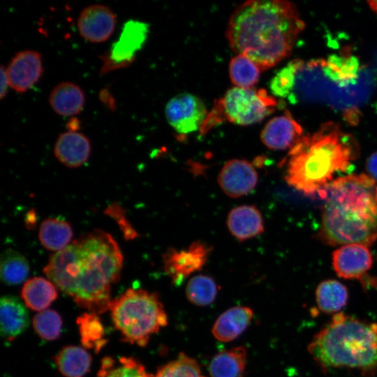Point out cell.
<instances>
[{"label":"cell","mask_w":377,"mask_h":377,"mask_svg":"<svg viewBox=\"0 0 377 377\" xmlns=\"http://www.w3.org/2000/svg\"><path fill=\"white\" fill-rule=\"evenodd\" d=\"M10 86L22 93L31 89L43 73L42 56L33 50L17 52L6 68Z\"/></svg>","instance_id":"13"},{"label":"cell","mask_w":377,"mask_h":377,"mask_svg":"<svg viewBox=\"0 0 377 377\" xmlns=\"http://www.w3.org/2000/svg\"><path fill=\"white\" fill-rule=\"evenodd\" d=\"M302 61L295 59L280 69L269 82L270 91L274 96L288 98L293 92L296 75Z\"/></svg>","instance_id":"33"},{"label":"cell","mask_w":377,"mask_h":377,"mask_svg":"<svg viewBox=\"0 0 377 377\" xmlns=\"http://www.w3.org/2000/svg\"><path fill=\"white\" fill-rule=\"evenodd\" d=\"M348 293L339 281L328 279L320 282L316 290L318 309L325 313H337L346 305Z\"/></svg>","instance_id":"25"},{"label":"cell","mask_w":377,"mask_h":377,"mask_svg":"<svg viewBox=\"0 0 377 377\" xmlns=\"http://www.w3.org/2000/svg\"><path fill=\"white\" fill-rule=\"evenodd\" d=\"M0 77H1V91H0V98L1 99H3L8 91V87L10 85L8 78L6 74V68L3 66H1V73H0Z\"/></svg>","instance_id":"36"},{"label":"cell","mask_w":377,"mask_h":377,"mask_svg":"<svg viewBox=\"0 0 377 377\" xmlns=\"http://www.w3.org/2000/svg\"><path fill=\"white\" fill-rule=\"evenodd\" d=\"M254 313L251 308L237 306L228 309L215 320L212 328L213 336L221 342H230L249 327Z\"/></svg>","instance_id":"17"},{"label":"cell","mask_w":377,"mask_h":377,"mask_svg":"<svg viewBox=\"0 0 377 377\" xmlns=\"http://www.w3.org/2000/svg\"><path fill=\"white\" fill-rule=\"evenodd\" d=\"M116 22V15L109 7L95 4L82 10L77 20V28L85 40L102 43L113 34Z\"/></svg>","instance_id":"12"},{"label":"cell","mask_w":377,"mask_h":377,"mask_svg":"<svg viewBox=\"0 0 377 377\" xmlns=\"http://www.w3.org/2000/svg\"><path fill=\"white\" fill-rule=\"evenodd\" d=\"M367 3L370 8L376 13H377V0L369 1Z\"/></svg>","instance_id":"37"},{"label":"cell","mask_w":377,"mask_h":377,"mask_svg":"<svg viewBox=\"0 0 377 377\" xmlns=\"http://www.w3.org/2000/svg\"><path fill=\"white\" fill-rule=\"evenodd\" d=\"M307 350L323 371L349 368L372 371L377 369V323L335 313L313 336Z\"/></svg>","instance_id":"5"},{"label":"cell","mask_w":377,"mask_h":377,"mask_svg":"<svg viewBox=\"0 0 377 377\" xmlns=\"http://www.w3.org/2000/svg\"><path fill=\"white\" fill-rule=\"evenodd\" d=\"M210 251L204 243L193 242L184 250L168 249L163 256L164 270L174 284H180L190 274L204 266Z\"/></svg>","instance_id":"10"},{"label":"cell","mask_w":377,"mask_h":377,"mask_svg":"<svg viewBox=\"0 0 377 377\" xmlns=\"http://www.w3.org/2000/svg\"><path fill=\"white\" fill-rule=\"evenodd\" d=\"M148 34L149 25L144 22L130 20L125 22L118 40L101 56V74L130 65L144 46Z\"/></svg>","instance_id":"8"},{"label":"cell","mask_w":377,"mask_h":377,"mask_svg":"<svg viewBox=\"0 0 377 377\" xmlns=\"http://www.w3.org/2000/svg\"><path fill=\"white\" fill-rule=\"evenodd\" d=\"M366 168L370 177L377 182V151L373 153L367 159Z\"/></svg>","instance_id":"35"},{"label":"cell","mask_w":377,"mask_h":377,"mask_svg":"<svg viewBox=\"0 0 377 377\" xmlns=\"http://www.w3.org/2000/svg\"><path fill=\"white\" fill-rule=\"evenodd\" d=\"M1 335L12 341L23 333L29 324V316L25 305L13 295H4L0 301Z\"/></svg>","instance_id":"16"},{"label":"cell","mask_w":377,"mask_h":377,"mask_svg":"<svg viewBox=\"0 0 377 377\" xmlns=\"http://www.w3.org/2000/svg\"><path fill=\"white\" fill-rule=\"evenodd\" d=\"M277 105L275 98L269 95L265 89L233 87L214 101L200 134L203 135L225 121L240 126L259 123L270 115Z\"/></svg>","instance_id":"7"},{"label":"cell","mask_w":377,"mask_h":377,"mask_svg":"<svg viewBox=\"0 0 377 377\" xmlns=\"http://www.w3.org/2000/svg\"><path fill=\"white\" fill-rule=\"evenodd\" d=\"M247 350L237 346L222 350L212 358L209 364L210 377H244L247 364Z\"/></svg>","instance_id":"20"},{"label":"cell","mask_w":377,"mask_h":377,"mask_svg":"<svg viewBox=\"0 0 377 377\" xmlns=\"http://www.w3.org/2000/svg\"><path fill=\"white\" fill-rule=\"evenodd\" d=\"M82 89L77 84L64 82L51 91L49 102L53 110L61 116H72L80 113L84 105Z\"/></svg>","instance_id":"21"},{"label":"cell","mask_w":377,"mask_h":377,"mask_svg":"<svg viewBox=\"0 0 377 377\" xmlns=\"http://www.w3.org/2000/svg\"><path fill=\"white\" fill-rule=\"evenodd\" d=\"M91 152L89 140L77 131H66L59 135L55 145L54 154L57 159L70 168L84 164Z\"/></svg>","instance_id":"19"},{"label":"cell","mask_w":377,"mask_h":377,"mask_svg":"<svg viewBox=\"0 0 377 377\" xmlns=\"http://www.w3.org/2000/svg\"><path fill=\"white\" fill-rule=\"evenodd\" d=\"M321 67L325 77L341 87L355 84L359 76L360 62L353 55L331 54Z\"/></svg>","instance_id":"22"},{"label":"cell","mask_w":377,"mask_h":377,"mask_svg":"<svg viewBox=\"0 0 377 377\" xmlns=\"http://www.w3.org/2000/svg\"><path fill=\"white\" fill-rule=\"evenodd\" d=\"M73 237L71 226L68 223L58 219H47L40 226L39 239L48 250L59 251L70 244Z\"/></svg>","instance_id":"27"},{"label":"cell","mask_w":377,"mask_h":377,"mask_svg":"<svg viewBox=\"0 0 377 377\" xmlns=\"http://www.w3.org/2000/svg\"><path fill=\"white\" fill-rule=\"evenodd\" d=\"M154 377H207L193 357L179 353L173 360L160 367Z\"/></svg>","instance_id":"32"},{"label":"cell","mask_w":377,"mask_h":377,"mask_svg":"<svg viewBox=\"0 0 377 377\" xmlns=\"http://www.w3.org/2000/svg\"><path fill=\"white\" fill-rule=\"evenodd\" d=\"M304 28L295 4L281 0H251L230 17L226 36L237 54H243L261 71L287 57Z\"/></svg>","instance_id":"2"},{"label":"cell","mask_w":377,"mask_h":377,"mask_svg":"<svg viewBox=\"0 0 377 377\" xmlns=\"http://www.w3.org/2000/svg\"><path fill=\"white\" fill-rule=\"evenodd\" d=\"M302 128L288 110L271 119L260 133L262 142L269 149H291L302 137Z\"/></svg>","instance_id":"15"},{"label":"cell","mask_w":377,"mask_h":377,"mask_svg":"<svg viewBox=\"0 0 377 377\" xmlns=\"http://www.w3.org/2000/svg\"><path fill=\"white\" fill-rule=\"evenodd\" d=\"M261 69L243 54L233 57L229 63V75L235 87L251 89L258 83Z\"/></svg>","instance_id":"30"},{"label":"cell","mask_w":377,"mask_h":377,"mask_svg":"<svg viewBox=\"0 0 377 377\" xmlns=\"http://www.w3.org/2000/svg\"><path fill=\"white\" fill-rule=\"evenodd\" d=\"M359 153L352 135L335 123H325L313 134L303 135L290 149L285 180L306 194L321 192L336 174L352 171Z\"/></svg>","instance_id":"4"},{"label":"cell","mask_w":377,"mask_h":377,"mask_svg":"<svg viewBox=\"0 0 377 377\" xmlns=\"http://www.w3.org/2000/svg\"><path fill=\"white\" fill-rule=\"evenodd\" d=\"M218 293L217 284L211 276L197 274L192 276L186 286V296L191 304L207 306L215 300Z\"/></svg>","instance_id":"31"},{"label":"cell","mask_w":377,"mask_h":377,"mask_svg":"<svg viewBox=\"0 0 377 377\" xmlns=\"http://www.w3.org/2000/svg\"><path fill=\"white\" fill-rule=\"evenodd\" d=\"M29 265L27 260L12 249L5 250L1 258V279L8 286L18 285L27 278Z\"/></svg>","instance_id":"29"},{"label":"cell","mask_w":377,"mask_h":377,"mask_svg":"<svg viewBox=\"0 0 377 377\" xmlns=\"http://www.w3.org/2000/svg\"><path fill=\"white\" fill-rule=\"evenodd\" d=\"M326 198L320 239L336 246L377 240V184L364 174L348 175L332 182L320 192Z\"/></svg>","instance_id":"3"},{"label":"cell","mask_w":377,"mask_h":377,"mask_svg":"<svg viewBox=\"0 0 377 377\" xmlns=\"http://www.w3.org/2000/svg\"><path fill=\"white\" fill-rule=\"evenodd\" d=\"M21 296L28 308L42 311L57 299V291L55 286L50 280L38 276L31 278L24 283Z\"/></svg>","instance_id":"24"},{"label":"cell","mask_w":377,"mask_h":377,"mask_svg":"<svg viewBox=\"0 0 377 377\" xmlns=\"http://www.w3.org/2000/svg\"><path fill=\"white\" fill-rule=\"evenodd\" d=\"M77 324L84 348L98 353L106 344L105 330L98 314L85 312L77 318Z\"/></svg>","instance_id":"28"},{"label":"cell","mask_w":377,"mask_h":377,"mask_svg":"<svg viewBox=\"0 0 377 377\" xmlns=\"http://www.w3.org/2000/svg\"><path fill=\"white\" fill-rule=\"evenodd\" d=\"M372 265V256L368 247L363 244L343 245L332 254V265L337 274L347 279L363 277Z\"/></svg>","instance_id":"14"},{"label":"cell","mask_w":377,"mask_h":377,"mask_svg":"<svg viewBox=\"0 0 377 377\" xmlns=\"http://www.w3.org/2000/svg\"><path fill=\"white\" fill-rule=\"evenodd\" d=\"M218 182L229 197L239 198L250 193L258 183V174L253 166L244 159L226 162L218 176Z\"/></svg>","instance_id":"11"},{"label":"cell","mask_w":377,"mask_h":377,"mask_svg":"<svg viewBox=\"0 0 377 377\" xmlns=\"http://www.w3.org/2000/svg\"><path fill=\"white\" fill-rule=\"evenodd\" d=\"M109 310L123 341L140 347L146 346L150 337L168 323L159 296L144 289H127L111 300Z\"/></svg>","instance_id":"6"},{"label":"cell","mask_w":377,"mask_h":377,"mask_svg":"<svg viewBox=\"0 0 377 377\" xmlns=\"http://www.w3.org/2000/svg\"><path fill=\"white\" fill-rule=\"evenodd\" d=\"M32 323L35 332L44 340L54 341L61 335L62 319L54 310L40 311L34 316Z\"/></svg>","instance_id":"34"},{"label":"cell","mask_w":377,"mask_h":377,"mask_svg":"<svg viewBox=\"0 0 377 377\" xmlns=\"http://www.w3.org/2000/svg\"><path fill=\"white\" fill-rule=\"evenodd\" d=\"M97 377H154V374L133 357L122 356L117 360L107 356L101 360Z\"/></svg>","instance_id":"26"},{"label":"cell","mask_w":377,"mask_h":377,"mask_svg":"<svg viewBox=\"0 0 377 377\" xmlns=\"http://www.w3.org/2000/svg\"><path fill=\"white\" fill-rule=\"evenodd\" d=\"M227 226L231 235L239 241L256 237L264 231V222L259 209L253 205H240L232 209Z\"/></svg>","instance_id":"18"},{"label":"cell","mask_w":377,"mask_h":377,"mask_svg":"<svg viewBox=\"0 0 377 377\" xmlns=\"http://www.w3.org/2000/svg\"><path fill=\"white\" fill-rule=\"evenodd\" d=\"M165 114L168 123L177 133L187 135L200 130L208 111L199 97L183 93L168 102Z\"/></svg>","instance_id":"9"},{"label":"cell","mask_w":377,"mask_h":377,"mask_svg":"<svg viewBox=\"0 0 377 377\" xmlns=\"http://www.w3.org/2000/svg\"><path fill=\"white\" fill-rule=\"evenodd\" d=\"M54 362L65 377H84L90 370L91 356L84 348L66 346L56 355Z\"/></svg>","instance_id":"23"},{"label":"cell","mask_w":377,"mask_h":377,"mask_svg":"<svg viewBox=\"0 0 377 377\" xmlns=\"http://www.w3.org/2000/svg\"><path fill=\"white\" fill-rule=\"evenodd\" d=\"M122 266L114 239L95 230L52 255L43 272L77 306L99 315L109 310L111 286L119 279Z\"/></svg>","instance_id":"1"}]
</instances>
